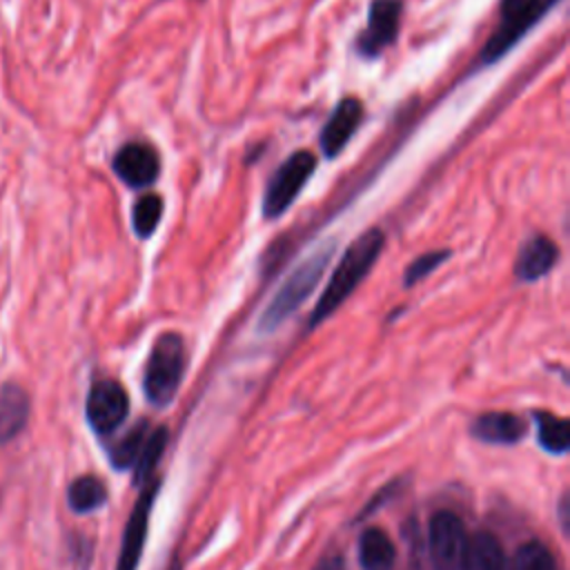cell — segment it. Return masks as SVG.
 Returning <instances> with one entry per match:
<instances>
[{"label":"cell","mask_w":570,"mask_h":570,"mask_svg":"<svg viewBox=\"0 0 570 570\" xmlns=\"http://www.w3.org/2000/svg\"><path fill=\"white\" fill-rule=\"evenodd\" d=\"M385 234L379 227H370L363 232L338 258V265L334 267L325 289L321 292L318 303L312 309L309 325H318L325 321L338 305L347 301V296L356 289V285L367 276V272L374 267L379 254L383 252Z\"/></svg>","instance_id":"1"},{"label":"cell","mask_w":570,"mask_h":570,"mask_svg":"<svg viewBox=\"0 0 570 570\" xmlns=\"http://www.w3.org/2000/svg\"><path fill=\"white\" fill-rule=\"evenodd\" d=\"M185 367H187V350H185L183 336L176 332L160 334L151 345V352L145 365V376H142V387L151 405L163 407L171 403V399L180 387Z\"/></svg>","instance_id":"2"},{"label":"cell","mask_w":570,"mask_h":570,"mask_svg":"<svg viewBox=\"0 0 570 570\" xmlns=\"http://www.w3.org/2000/svg\"><path fill=\"white\" fill-rule=\"evenodd\" d=\"M559 0H501L499 22L485 40L476 65H492L505 56Z\"/></svg>","instance_id":"3"},{"label":"cell","mask_w":570,"mask_h":570,"mask_svg":"<svg viewBox=\"0 0 570 570\" xmlns=\"http://www.w3.org/2000/svg\"><path fill=\"white\" fill-rule=\"evenodd\" d=\"M330 256H332V247L321 249L285 278L276 296L269 301V305L261 314V321H258L261 332H272L274 327H278L314 292V287L318 285L330 263Z\"/></svg>","instance_id":"4"},{"label":"cell","mask_w":570,"mask_h":570,"mask_svg":"<svg viewBox=\"0 0 570 570\" xmlns=\"http://www.w3.org/2000/svg\"><path fill=\"white\" fill-rule=\"evenodd\" d=\"M316 169V156L307 149H296L272 176L263 196V214L278 218L289 209Z\"/></svg>","instance_id":"5"},{"label":"cell","mask_w":570,"mask_h":570,"mask_svg":"<svg viewBox=\"0 0 570 570\" xmlns=\"http://www.w3.org/2000/svg\"><path fill=\"white\" fill-rule=\"evenodd\" d=\"M430 559L436 570H459L468 537L461 519L452 510H439L430 519Z\"/></svg>","instance_id":"6"},{"label":"cell","mask_w":570,"mask_h":570,"mask_svg":"<svg viewBox=\"0 0 570 570\" xmlns=\"http://www.w3.org/2000/svg\"><path fill=\"white\" fill-rule=\"evenodd\" d=\"M403 2L401 0H372L367 24L356 38V51L363 58H376L396 40L401 24Z\"/></svg>","instance_id":"7"},{"label":"cell","mask_w":570,"mask_h":570,"mask_svg":"<svg viewBox=\"0 0 570 570\" xmlns=\"http://www.w3.org/2000/svg\"><path fill=\"white\" fill-rule=\"evenodd\" d=\"M129 412V396L114 379H100L87 394V421L98 434L114 432Z\"/></svg>","instance_id":"8"},{"label":"cell","mask_w":570,"mask_h":570,"mask_svg":"<svg viewBox=\"0 0 570 570\" xmlns=\"http://www.w3.org/2000/svg\"><path fill=\"white\" fill-rule=\"evenodd\" d=\"M111 165H114L116 176L134 189H142V187L154 185L156 178H158V171H160L158 154L147 142H127V145H122L116 151Z\"/></svg>","instance_id":"9"},{"label":"cell","mask_w":570,"mask_h":570,"mask_svg":"<svg viewBox=\"0 0 570 570\" xmlns=\"http://www.w3.org/2000/svg\"><path fill=\"white\" fill-rule=\"evenodd\" d=\"M156 492H158V483L156 481L147 483L140 499L136 501V505L131 510V517H129V521L125 525V532H122V546H120L116 570H136L138 568Z\"/></svg>","instance_id":"10"},{"label":"cell","mask_w":570,"mask_h":570,"mask_svg":"<svg viewBox=\"0 0 570 570\" xmlns=\"http://www.w3.org/2000/svg\"><path fill=\"white\" fill-rule=\"evenodd\" d=\"M363 120V102L354 96H347L343 98L332 116L327 118L321 136H318V142H321V151L325 158H334L343 151V147L352 140L354 131L358 129Z\"/></svg>","instance_id":"11"},{"label":"cell","mask_w":570,"mask_h":570,"mask_svg":"<svg viewBox=\"0 0 570 570\" xmlns=\"http://www.w3.org/2000/svg\"><path fill=\"white\" fill-rule=\"evenodd\" d=\"M557 258H559V247L554 245V240H550L543 234L530 236L519 249V256L514 263V276L523 283L537 281L557 265Z\"/></svg>","instance_id":"12"},{"label":"cell","mask_w":570,"mask_h":570,"mask_svg":"<svg viewBox=\"0 0 570 570\" xmlns=\"http://www.w3.org/2000/svg\"><path fill=\"white\" fill-rule=\"evenodd\" d=\"M29 394L18 383H4L0 387V448L16 439L29 421Z\"/></svg>","instance_id":"13"},{"label":"cell","mask_w":570,"mask_h":570,"mask_svg":"<svg viewBox=\"0 0 570 570\" xmlns=\"http://www.w3.org/2000/svg\"><path fill=\"white\" fill-rule=\"evenodd\" d=\"M472 434L485 443H517L525 434L523 421L512 412H485L474 419Z\"/></svg>","instance_id":"14"},{"label":"cell","mask_w":570,"mask_h":570,"mask_svg":"<svg viewBox=\"0 0 570 570\" xmlns=\"http://www.w3.org/2000/svg\"><path fill=\"white\" fill-rule=\"evenodd\" d=\"M459 570H505L501 543L490 532H476L468 539Z\"/></svg>","instance_id":"15"},{"label":"cell","mask_w":570,"mask_h":570,"mask_svg":"<svg viewBox=\"0 0 570 570\" xmlns=\"http://www.w3.org/2000/svg\"><path fill=\"white\" fill-rule=\"evenodd\" d=\"M358 561L363 570H392L394 543L381 528H367L358 539Z\"/></svg>","instance_id":"16"},{"label":"cell","mask_w":570,"mask_h":570,"mask_svg":"<svg viewBox=\"0 0 570 570\" xmlns=\"http://www.w3.org/2000/svg\"><path fill=\"white\" fill-rule=\"evenodd\" d=\"M67 501H69L71 510L78 512V514L94 512L100 505H105L107 488H105V483L98 476L82 474V476L71 481V485L67 490Z\"/></svg>","instance_id":"17"},{"label":"cell","mask_w":570,"mask_h":570,"mask_svg":"<svg viewBox=\"0 0 570 570\" xmlns=\"http://www.w3.org/2000/svg\"><path fill=\"white\" fill-rule=\"evenodd\" d=\"M537 436L543 450L552 454H566L570 448V425L566 419L552 412H537Z\"/></svg>","instance_id":"18"},{"label":"cell","mask_w":570,"mask_h":570,"mask_svg":"<svg viewBox=\"0 0 570 570\" xmlns=\"http://www.w3.org/2000/svg\"><path fill=\"white\" fill-rule=\"evenodd\" d=\"M163 216V198L158 194H142L131 209V225L138 238H149Z\"/></svg>","instance_id":"19"},{"label":"cell","mask_w":570,"mask_h":570,"mask_svg":"<svg viewBox=\"0 0 570 570\" xmlns=\"http://www.w3.org/2000/svg\"><path fill=\"white\" fill-rule=\"evenodd\" d=\"M167 430L165 428H158V430H154L151 434H147V441H145V445H142V450H140V454H138V459H136V472H134V481L140 485H145L147 481H149V476H151V472H154V468H156V463H160V456H163V452H165V445H167Z\"/></svg>","instance_id":"20"},{"label":"cell","mask_w":570,"mask_h":570,"mask_svg":"<svg viewBox=\"0 0 570 570\" xmlns=\"http://www.w3.org/2000/svg\"><path fill=\"white\" fill-rule=\"evenodd\" d=\"M147 441V423H138L134 430H129L109 452V459H111V465L116 470H125L129 465L136 463L142 445Z\"/></svg>","instance_id":"21"},{"label":"cell","mask_w":570,"mask_h":570,"mask_svg":"<svg viewBox=\"0 0 570 570\" xmlns=\"http://www.w3.org/2000/svg\"><path fill=\"white\" fill-rule=\"evenodd\" d=\"M510 570H557V561L548 546L541 541H528L514 552Z\"/></svg>","instance_id":"22"},{"label":"cell","mask_w":570,"mask_h":570,"mask_svg":"<svg viewBox=\"0 0 570 570\" xmlns=\"http://www.w3.org/2000/svg\"><path fill=\"white\" fill-rule=\"evenodd\" d=\"M448 256H450V249H436V252L421 254L414 263L407 265V269H405V274H403V283H405V285L419 283V281L425 278L430 272H434L443 261H448Z\"/></svg>","instance_id":"23"},{"label":"cell","mask_w":570,"mask_h":570,"mask_svg":"<svg viewBox=\"0 0 570 570\" xmlns=\"http://www.w3.org/2000/svg\"><path fill=\"white\" fill-rule=\"evenodd\" d=\"M314 570H345V561L341 557L332 554V557H325Z\"/></svg>","instance_id":"24"},{"label":"cell","mask_w":570,"mask_h":570,"mask_svg":"<svg viewBox=\"0 0 570 570\" xmlns=\"http://www.w3.org/2000/svg\"><path fill=\"white\" fill-rule=\"evenodd\" d=\"M561 523H563V530H568V497L561 499Z\"/></svg>","instance_id":"25"}]
</instances>
